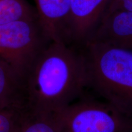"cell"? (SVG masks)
<instances>
[{"mask_svg":"<svg viewBox=\"0 0 132 132\" xmlns=\"http://www.w3.org/2000/svg\"><path fill=\"white\" fill-rule=\"evenodd\" d=\"M34 1L39 21L48 39L69 44L68 23L70 0Z\"/></svg>","mask_w":132,"mask_h":132,"instance_id":"obj_6","label":"cell"},{"mask_svg":"<svg viewBox=\"0 0 132 132\" xmlns=\"http://www.w3.org/2000/svg\"><path fill=\"white\" fill-rule=\"evenodd\" d=\"M50 40L38 17L0 24V59L21 78Z\"/></svg>","mask_w":132,"mask_h":132,"instance_id":"obj_4","label":"cell"},{"mask_svg":"<svg viewBox=\"0 0 132 132\" xmlns=\"http://www.w3.org/2000/svg\"><path fill=\"white\" fill-rule=\"evenodd\" d=\"M111 0H70L69 44L82 48L89 42L106 15Z\"/></svg>","mask_w":132,"mask_h":132,"instance_id":"obj_5","label":"cell"},{"mask_svg":"<svg viewBox=\"0 0 132 132\" xmlns=\"http://www.w3.org/2000/svg\"><path fill=\"white\" fill-rule=\"evenodd\" d=\"M131 132H132V130H131Z\"/></svg>","mask_w":132,"mask_h":132,"instance_id":"obj_13","label":"cell"},{"mask_svg":"<svg viewBox=\"0 0 132 132\" xmlns=\"http://www.w3.org/2000/svg\"><path fill=\"white\" fill-rule=\"evenodd\" d=\"M87 87L125 114L132 116V52L89 41L82 48Z\"/></svg>","mask_w":132,"mask_h":132,"instance_id":"obj_2","label":"cell"},{"mask_svg":"<svg viewBox=\"0 0 132 132\" xmlns=\"http://www.w3.org/2000/svg\"><path fill=\"white\" fill-rule=\"evenodd\" d=\"M17 132H59L53 118L31 116L26 114Z\"/></svg>","mask_w":132,"mask_h":132,"instance_id":"obj_11","label":"cell"},{"mask_svg":"<svg viewBox=\"0 0 132 132\" xmlns=\"http://www.w3.org/2000/svg\"><path fill=\"white\" fill-rule=\"evenodd\" d=\"M115 10H125L132 12V0H111L106 13Z\"/></svg>","mask_w":132,"mask_h":132,"instance_id":"obj_12","label":"cell"},{"mask_svg":"<svg viewBox=\"0 0 132 132\" xmlns=\"http://www.w3.org/2000/svg\"><path fill=\"white\" fill-rule=\"evenodd\" d=\"M90 41L132 52V12L115 10L106 13Z\"/></svg>","mask_w":132,"mask_h":132,"instance_id":"obj_7","label":"cell"},{"mask_svg":"<svg viewBox=\"0 0 132 132\" xmlns=\"http://www.w3.org/2000/svg\"><path fill=\"white\" fill-rule=\"evenodd\" d=\"M20 78L10 66L0 59V107L22 110Z\"/></svg>","mask_w":132,"mask_h":132,"instance_id":"obj_8","label":"cell"},{"mask_svg":"<svg viewBox=\"0 0 132 132\" xmlns=\"http://www.w3.org/2000/svg\"><path fill=\"white\" fill-rule=\"evenodd\" d=\"M59 132H131L132 116L105 100L86 96L62 109L53 118Z\"/></svg>","mask_w":132,"mask_h":132,"instance_id":"obj_3","label":"cell"},{"mask_svg":"<svg viewBox=\"0 0 132 132\" xmlns=\"http://www.w3.org/2000/svg\"><path fill=\"white\" fill-rule=\"evenodd\" d=\"M87 87L82 49L51 41L21 78L23 109L31 116L53 118L80 98Z\"/></svg>","mask_w":132,"mask_h":132,"instance_id":"obj_1","label":"cell"},{"mask_svg":"<svg viewBox=\"0 0 132 132\" xmlns=\"http://www.w3.org/2000/svg\"><path fill=\"white\" fill-rule=\"evenodd\" d=\"M26 115L21 108L0 107V132H17Z\"/></svg>","mask_w":132,"mask_h":132,"instance_id":"obj_10","label":"cell"},{"mask_svg":"<svg viewBox=\"0 0 132 132\" xmlns=\"http://www.w3.org/2000/svg\"><path fill=\"white\" fill-rule=\"evenodd\" d=\"M38 17L36 8L26 0H0V24Z\"/></svg>","mask_w":132,"mask_h":132,"instance_id":"obj_9","label":"cell"}]
</instances>
